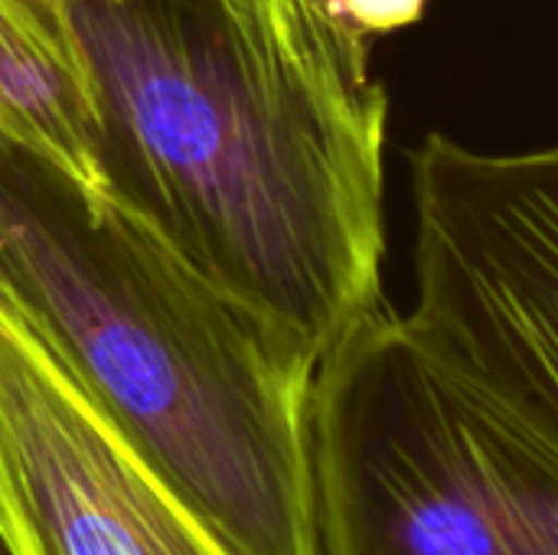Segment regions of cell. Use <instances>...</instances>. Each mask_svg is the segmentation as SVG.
Segmentation results:
<instances>
[{
    "mask_svg": "<svg viewBox=\"0 0 558 555\" xmlns=\"http://www.w3.org/2000/svg\"><path fill=\"white\" fill-rule=\"evenodd\" d=\"M320 555H558V448L386 307L320 360Z\"/></svg>",
    "mask_w": 558,
    "mask_h": 555,
    "instance_id": "3",
    "label": "cell"
},
{
    "mask_svg": "<svg viewBox=\"0 0 558 555\" xmlns=\"http://www.w3.org/2000/svg\"><path fill=\"white\" fill-rule=\"evenodd\" d=\"M108 190L317 363L383 307L389 95L330 0H52Z\"/></svg>",
    "mask_w": 558,
    "mask_h": 555,
    "instance_id": "1",
    "label": "cell"
},
{
    "mask_svg": "<svg viewBox=\"0 0 558 555\" xmlns=\"http://www.w3.org/2000/svg\"><path fill=\"white\" fill-rule=\"evenodd\" d=\"M333 10L363 36H386L418 23L428 0H330Z\"/></svg>",
    "mask_w": 558,
    "mask_h": 555,
    "instance_id": "6",
    "label": "cell"
},
{
    "mask_svg": "<svg viewBox=\"0 0 558 555\" xmlns=\"http://www.w3.org/2000/svg\"><path fill=\"white\" fill-rule=\"evenodd\" d=\"M0 285L235 555H320L317 360L118 193L0 137Z\"/></svg>",
    "mask_w": 558,
    "mask_h": 555,
    "instance_id": "2",
    "label": "cell"
},
{
    "mask_svg": "<svg viewBox=\"0 0 558 555\" xmlns=\"http://www.w3.org/2000/svg\"><path fill=\"white\" fill-rule=\"evenodd\" d=\"M418 304L409 330L558 448V147L412 154Z\"/></svg>",
    "mask_w": 558,
    "mask_h": 555,
    "instance_id": "4",
    "label": "cell"
},
{
    "mask_svg": "<svg viewBox=\"0 0 558 555\" xmlns=\"http://www.w3.org/2000/svg\"><path fill=\"white\" fill-rule=\"evenodd\" d=\"M7 555H235L0 285Z\"/></svg>",
    "mask_w": 558,
    "mask_h": 555,
    "instance_id": "5",
    "label": "cell"
}]
</instances>
